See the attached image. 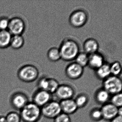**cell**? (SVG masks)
Returning <instances> with one entry per match:
<instances>
[{"label": "cell", "mask_w": 122, "mask_h": 122, "mask_svg": "<svg viewBox=\"0 0 122 122\" xmlns=\"http://www.w3.org/2000/svg\"><path fill=\"white\" fill-rule=\"evenodd\" d=\"M59 49L61 59L67 62L75 60L80 52L79 44L75 40L71 38L65 39Z\"/></svg>", "instance_id": "6da1fadb"}, {"label": "cell", "mask_w": 122, "mask_h": 122, "mask_svg": "<svg viewBox=\"0 0 122 122\" xmlns=\"http://www.w3.org/2000/svg\"><path fill=\"white\" fill-rule=\"evenodd\" d=\"M20 114L24 122H38L42 116L41 108L32 102H29L20 111Z\"/></svg>", "instance_id": "7a4b0ae2"}, {"label": "cell", "mask_w": 122, "mask_h": 122, "mask_svg": "<svg viewBox=\"0 0 122 122\" xmlns=\"http://www.w3.org/2000/svg\"><path fill=\"white\" fill-rule=\"evenodd\" d=\"M38 68L32 65H26L21 67L17 73L18 77L21 81L30 83L36 80L39 76Z\"/></svg>", "instance_id": "3957f363"}, {"label": "cell", "mask_w": 122, "mask_h": 122, "mask_svg": "<svg viewBox=\"0 0 122 122\" xmlns=\"http://www.w3.org/2000/svg\"><path fill=\"white\" fill-rule=\"evenodd\" d=\"M103 88L110 95H113L121 93L122 82L118 76L111 75L103 81Z\"/></svg>", "instance_id": "277c9868"}, {"label": "cell", "mask_w": 122, "mask_h": 122, "mask_svg": "<svg viewBox=\"0 0 122 122\" xmlns=\"http://www.w3.org/2000/svg\"><path fill=\"white\" fill-rule=\"evenodd\" d=\"M42 115L48 119H54L62 112L60 102L51 101L41 108Z\"/></svg>", "instance_id": "5b68a950"}, {"label": "cell", "mask_w": 122, "mask_h": 122, "mask_svg": "<svg viewBox=\"0 0 122 122\" xmlns=\"http://www.w3.org/2000/svg\"><path fill=\"white\" fill-rule=\"evenodd\" d=\"M88 20V15L85 10H77L70 15L69 22L72 27L75 28L82 27L86 25Z\"/></svg>", "instance_id": "8992f818"}, {"label": "cell", "mask_w": 122, "mask_h": 122, "mask_svg": "<svg viewBox=\"0 0 122 122\" xmlns=\"http://www.w3.org/2000/svg\"><path fill=\"white\" fill-rule=\"evenodd\" d=\"M30 102L27 95L22 92H15L10 98L11 106L15 110L20 111Z\"/></svg>", "instance_id": "52a82bcc"}, {"label": "cell", "mask_w": 122, "mask_h": 122, "mask_svg": "<svg viewBox=\"0 0 122 122\" xmlns=\"http://www.w3.org/2000/svg\"><path fill=\"white\" fill-rule=\"evenodd\" d=\"M25 29V23L22 18L14 17L10 19L8 30L12 35H22Z\"/></svg>", "instance_id": "ba28073f"}, {"label": "cell", "mask_w": 122, "mask_h": 122, "mask_svg": "<svg viewBox=\"0 0 122 122\" xmlns=\"http://www.w3.org/2000/svg\"><path fill=\"white\" fill-rule=\"evenodd\" d=\"M52 94L46 91L38 89L33 93L32 102L41 108L51 100Z\"/></svg>", "instance_id": "9c48e42d"}, {"label": "cell", "mask_w": 122, "mask_h": 122, "mask_svg": "<svg viewBox=\"0 0 122 122\" xmlns=\"http://www.w3.org/2000/svg\"><path fill=\"white\" fill-rule=\"evenodd\" d=\"M56 97L61 101L72 98L75 94L73 88L67 84L60 85L55 92Z\"/></svg>", "instance_id": "30bf717a"}, {"label": "cell", "mask_w": 122, "mask_h": 122, "mask_svg": "<svg viewBox=\"0 0 122 122\" xmlns=\"http://www.w3.org/2000/svg\"><path fill=\"white\" fill-rule=\"evenodd\" d=\"M84 68L76 62L71 63L68 65L65 69V73L68 78L72 80L80 78L82 76Z\"/></svg>", "instance_id": "8fae6325"}, {"label": "cell", "mask_w": 122, "mask_h": 122, "mask_svg": "<svg viewBox=\"0 0 122 122\" xmlns=\"http://www.w3.org/2000/svg\"><path fill=\"white\" fill-rule=\"evenodd\" d=\"M100 108L103 119L106 120L110 121L118 115V108L111 103H107L103 105Z\"/></svg>", "instance_id": "7c38bea8"}, {"label": "cell", "mask_w": 122, "mask_h": 122, "mask_svg": "<svg viewBox=\"0 0 122 122\" xmlns=\"http://www.w3.org/2000/svg\"><path fill=\"white\" fill-rule=\"evenodd\" d=\"M60 103L62 112L69 115L74 114L78 109L75 100L72 98L61 101Z\"/></svg>", "instance_id": "4fadbf2b"}, {"label": "cell", "mask_w": 122, "mask_h": 122, "mask_svg": "<svg viewBox=\"0 0 122 122\" xmlns=\"http://www.w3.org/2000/svg\"><path fill=\"white\" fill-rule=\"evenodd\" d=\"M105 62L104 57L102 55L97 52L89 55L88 66L96 71Z\"/></svg>", "instance_id": "5bb4252c"}, {"label": "cell", "mask_w": 122, "mask_h": 122, "mask_svg": "<svg viewBox=\"0 0 122 122\" xmlns=\"http://www.w3.org/2000/svg\"><path fill=\"white\" fill-rule=\"evenodd\" d=\"M99 47V44L97 41L93 38L86 40L83 46L84 52L88 55L97 52Z\"/></svg>", "instance_id": "9a60e30c"}, {"label": "cell", "mask_w": 122, "mask_h": 122, "mask_svg": "<svg viewBox=\"0 0 122 122\" xmlns=\"http://www.w3.org/2000/svg\"><path fill=\"white\" fill-rule=\"evenodd\" d=\"M110 65L107 63L105 62L95 71L96 75L99 80L103 81L111 75Z\"/></svg>", "instance_id": "2e32d148"}, {"label": "cell", "mask_w": 122, "mask_h": 122, "mask_svg": "<svg viewBox=\"0 0 122 122\" xmlns=\"http://www.w3.org/2000/svg\"><path fill=\"white\" fill-rule=\"evenodd\" d=\"M110 94L103 88L98 89L96 92L95 98L98 104L103 105L107 103L110 99Z\"/></svg>", "instance_id": "e0dca14e"}, {"label": "cell", "mask_w": 122, "mask_h": 122, "mask_svg": "<svg viewBox=\"0 0 122 122\" xmlns=\"http://www.w3.org/2000/svg\"><path fill=\"white\" fill-rule=\"evenodd\" d=\"M12 36L8 30H0V48L5 49L10 46Z\"/></svg>", "instance_id": "ac0fdd59"}, {"label": "cell", "mask_w": 122, "mask_h": 122, "mask_svg": "<svg viewBox=\"0 0 122 122\" xmlns=\"http://www.w3.org/2000/svg\"><path fill=\"white\" fill-rule=\"evenodd\" d=\"M25 40L22 35L12 36L10 46L15 50H19L24 45Z\"/></svg>", "instance_id": "d6986e66"}, {"label": "cell", "mask_w": 122, "mask_h": 122, "mask_svg": "<svg viewBox=\"0 0 122 122\" xmlns=\"http://www.w3.org/2000/svg\"><path fill=\"white\" fill-rule=\"evenodd\" d=\"M47 56L48 59L52 62H57L61 59L59 48L55 47L51 48L48 50Z\"/></svg>", "instance_id": "ffe728a7"}, {"label": "cell", "mask_w": 122, "mask_h": 122, "mask_svg": "<svg viewBox=\"0 0 122 122\" xmlns=\"http://www.w3.org/2000/svg\"><path fill=\"white\" fill-rule=\"evenodd\" d=\"M89 55L84 52H80L75 60V62L78 65L84 68L87 66L88 64Z\"/></svg>", "instance_id": "44dd1931"}, {"label": "cell", "mask_w": 122, "mask_h": 122, "mask_svg": "<svg viewBox=\"0 0 122 122\" xmlns=\"http://www.w3.org/2000/svg\"><path fill=\"white\" fill-rule=\"evenodd\" d=\"M74 100L78 108H81L84 107L87 105L88 98L87 95L82 93L78 95Z\"/></svg>", "instance_id": "7402d4cb"}, {"label": "cell", "mask_w": 122, "mask_h": 122, "mask_svg": "<svg viewBox=\"0 0 122 122\" xmlns=\"http://www.w3.org/2000/svg\"><path fill=\"white\" fill-rule=\"evenodd\" d=\"M111 75L118 76L122 71V66L120 62L115 61L110 65Z\"/></svg>", "instance_id": "603a6c76"}, {"label": "cell", "mask_w": 122, "mask_h": 122, "mask_svg": "<svg viewBox=\"0 0 122 122\" xmlns=\"http://www.w3.org/2000/svg\"><path fill=\"white\" fill-rule=\"evenodd\" d=\"M60 84L58 81L55 78H49L48 85L47 91L51 94L55 93L59 87Z\"/></svg>", "instance_id": "cb8c5ba5"}, {"label": "cell", "mask_w": 122, "mask_h": 122, "mask_svg": "<svg viewBox=\"0 0 122 122\" xmlns=\"http://www.w3.org/2000/svg\"><path fill=\"white\" fill-rule=\"evenodd\" d=\"M7 122H21L22 121L20 113L15 111H11L5 116Z\"/></svg>", "instance_id": "d4e9b609"}, {"label": "cell", "mask_w": 122, "mask_h": 122, "mask_svg": "<svg viewBox=\"0 0 122 122\" xmlns=\"http://www.w3.org/2000/svg\"><path fill=\"white\" fill-rule=\"evenodd\" d=\"M90 115L91 119L94 121H98L103 119L101 108H93L91 111Z\"/></svg>", "instance_id": "484cf974"}, {"label": "cell", "mask_w": 122, "mask_h": 122, "mask_svg": "<svg viewBox=\"0 0 122 122\" xmlns=\"http://www.w3.org/2000/svg\"><path fill=\"white\" fill-rule=\"evenodd\" d=\"M110 103L118 108L122 107V93H120L113 95L111 98Z\"/></svg>", "instance_id": "4316f807"}, {"label": "cell", "mask_w": 122, "mask_h": 122, "mask_svg": "<svg viewBox=\"0 0 122 122\" xmlns=\"http://www.w3.org/2000/svg\"><path fill=\"white\" fill-rule=\"evenodd\" d=\"M48 78H49L45 77L40 78L37 82L38 89L47 91L48 87Z\"/></svg>", "instance_id": "83f0119b"}, {"label": "cell", "mask_w": 122, "mask_h": 122, "mask_svg": "<svg viewBox=\"0 0 122 122\" xmlns=\"http://www.w3.org/2000/svg\"><path fill=\"white\" fill-rule=\"evenodd\" d=\"M54 122H71L70 115L61 112L54 119Z\"/></svg>", "instance_id": "f1b7e54d"}, {"label": "cell", "mask_w": 122, "mask_h": 122, "mask_svg": "<svg viewBox=\"0 0 122 122\" xmlns=\"http://www.w3.org/2000/svg\"><path fill=\"white\" fill-rule=\"evenodd\" d=\"M10 19L5 17H0V30H7L8 29Z\"/></svg>", "instance_id": "f546056e"}, {"label": "cell", "mask_w": 122, "mask_h": 122, "mask_svg": "<svg viewBox=\"0 0 122 122\" xmlns=\"http://www.w3.org/2000/svg\"><path fill=\"white\" fill-rule=\"evenodd\" d=\"M110 122H122V116H117L111 120Z\"/></svg>", "instance_id": "4dcf8cb0"}, {"label": "cell", "mask_w": 122, "mask_h": 122, "mask_svg": "<svg viewBox=\"0 0 122 122\" xmlns=\"http://www.w3.org/2000/svg\"><path fill=\"white\" fill-rule=\"evenodd\" d=\"M0 122H7L5 116H0Z\"/></svg>", "instance_id": "1f68e13d"}, {"label": "cell", "mask_w": 122, "mask_h": 122, "mask_svg": "<svg viewBox=\"0 0 122 122\" xmlns=\"http://www.w3.org/2000/svg\"><path fill=\"white\" fill-rule=\"evenodd\" d=\"M118 115L122 116V107L118 108Z\"/></svg>", "instance_id": "d6a6232c"}]
</instances>
